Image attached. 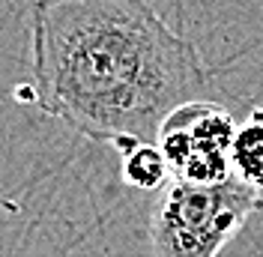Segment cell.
<instances>
[{"label":"cell","mask_w":263,"mask_h":257,"mask_svg":"<svg viewBox=\"0 0 263 257\" xmlns=\"http://www.w3.org/2000/svg\"><path fill=\"white\" fill-rule=\"evenodd\" d=\"M230 171L246 186L263 192V105L251 108V114L236 126V138L230 150Z\"/></svg>","instance_id":"cell-4"},{"label":"cell","mask_w":263,"mask_h":257,"mask_svg":"<svg viewBox=\"0 0 263 257\" xmlns=\"http://www.w3.org/2000/svg\"><path fill=\"white\" fill-rule=\"evenodd\" d=\"M236 120L228 108L210 99L180 105L159 128V144L171 161L174 179L182 182H221L230 179V150Z\"/></svg>","instance_id":"cell-3"},{"label":"cell","mask_w":263,"mask_h":257,"mask_svg":"<svg viewBox=\"0 0 263 257\" xmlns=\"http://www.w3.org/2000/svg\"><path fill=\"white\" fill-rule=\"evenodd\" d=\"M120 171H123L126 186L141 189V192H162L167 186V177H174L171 161L159 141H141V144H132L129 150H123Z\"/></svg>","instance_id":"cell-5"},{"label":"cell","mask_w":263,"mask_h":257,"mask_svg":"<svg viewBox=\"0 0 263 257\" xmlns=\"http://www.w3.org/2000/svg\"><path fill=\"white\" fill-rule=\"evenodd\" d=\"M260 207V192L230 177L221 182L171 179L149 218L153 257H218Z\"/></svg>","instance_id":"cell-2"},{"label":"cell","mask_w":263,"mask_h":257,"mask_svg":"<svg viewBox=\"0 0 263 257\" xmlns=\"http://www.w3.org/2000/svg\"><path fill=\"white\" fill-rule=\"evenodd\" d=\"M206 84L195 45L147 0L33 3V102L90 141L120 153L159 141Z\"/></svg>","instance_id":"cell-1"}]
</instances>
